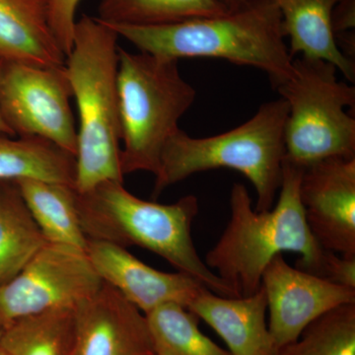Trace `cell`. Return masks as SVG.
Here are the masks:
<instances>
[{
    "instance_id": "cell-27",
    "label": "cell",
    "mask_w": 355,
    "mask_h": 355,
    "mask_svg": "<svg viewBox=\"0 0 355 355\" xmlns=\"http://www.w3.org/2000/svg\"><path fill=\"white\" fill-rule=\"evenodd\" d=\"M227 11L234 10L251 0H217Z\"/></svg>"
},
{
    "instance_id": "cell-13",
    "label": "cell",
    "mask_w": 355,
    "mask_h": 355,
    "mask_svg": "<svg viewBox=\"0 0 355 355\" xmlns=\"http://www.w3.org/2000/svg\"><path fill=\"white\" fill-rule=\"evenodd\" d=\"M86 252L102 282L120 292L144 315L166 303L188 307L207 288L186 273L156 270L127 248L112 243L88 240Z\"/></svg>"
},
{
    "instance_id": "cell-26",
    "label": "cell",
    "mask_w": 355,
    "mask_h": 355,
    "mask_svg": "<svg viewBox=\"0 0 355 355\" xmlns=\"http://www.w3.org/2000/svg\"><path fill=\"white\" fill-rule=\"evenodd\" d=\"M355 23V0H342L334 9L331 16L335 36L340 33L354 29Z\"/></svg>"
},
{
    "instance_id": "cell-22",
    "label": "cell",
    "mask_w": 355,
    "mask_h": 355,
    "mask_svg": "<svg viewBox=\"0 0 355 355\" xmlns=\"http://www.w3.org/2000/svg\"><path fill=\"white\" fill-rule=\"evenodd\" d=\"M155 355H231L198 328V318L178 303H166L146 314Z\"/></svg>"
},
{
    "instance_id": "cell-9",
    "label": "cell",
    "mask_w": 355,
    "mask_h": 355,
    "mask_svg": "<svg viewBox=\"0 0 355 355\" xmlns=\"http://www.w3.org/2000/svg\"><path fill=\"white\" fill-rule=\"evenodd\" d=\"M71 97L65 64L2 62L0 114L14 135L48 140L76 157L78 137Z\"/></svg>"
},
{
    "instance_id": "cell-15",
    "label": "cell",
    "mask_w": 355,
    "mask_h": 355,
    "mask_svg": "<svg viewBox=\"0 0 355 355\" xmlns=\"http://www.w3.org/2000/svg\"><path fill=\"white\" fill-rule=\"evenodd\" d=\"M49 24L48 0H0V60L38 67L65 64Z\"/></svg>"
},
{
    "instance_id": "cell-25",
    "label": "cell",
    "mask_w": 355,
    "mask_h": 355,
    "mask_svg": "<svg viewBox=\"0 0 355 355\" xmlns=\"http://www.w3.org/2000/svg\"><path fill=\"white\" fill-rule=\"evenodd\" d=\"M322 277L338 286L355 288V258H345L329 252Z\"/></svg>"
},
{
    "instance_id": "cell-24",
    "label": "cell",
    "mask_w": 355,
    "mask_h": 355,
    "mask_svg": "<svg viewBox=\"0 0 355 355\" xmlns=\"http://www.w3.org/2000/svg\"><path fill=\"white\" fill-rule=\"evenodd\" d=\"M80 0H48L49 24L65 57L73 46L76 10Z\"/></svg>"
},
{
    "instance_id": "cell-30",
    "label": "cell",
    "mask_w": 355,
    "mask_h": 355,
    "mask_svg": "<svg viewBox=\"0 0 355 355\" xmlns=\"http://www.w3.org/2000/svg\"><path fill=\"white\" fill-rule=\"evenodd\" d=\"M2 331H0V336H1Z\"/></svg>"
},
{
    "instance_id": "cell-21",
    "label": "cell",
    "mask_w": 355,
    "mask_h": 355,
    "mask_svg": "<svg viewBox=\"0 0 355 355\" xmlns=\"http://www.w3.org/2000/svg\"><path fill=\"white\" fill-rule=\"evenodd\" d=\"M227 12L217 0H99L98 19L107 24H174Z\"/></svg>"
},
{
    "instance_id": "cell-18",
    "label": "cell",
    "mask_w": 355,
    "mask_h": 355,
    "mask_svg": "<svg viewBox=\"0 0 355 355\" xmlns=\"http://www.w3.org/2000/svg\"><path fill=\"white\" fill-rule=\"evenodd\" d=\"M0 135V182L31 179L74 187L76 157L40 137Z\"/></svg>"
},
{
    "instance_id": "cell-17",
    "label": "cell",
    "mask_w": 355,
    "mask_h": 355,
    "mask_svg": "<svg viewBox=\"0 0 355 355\" xmlns=\"http://www.w3.org/2000/svg\"><path fill=\"white\" fill-rule=\"evenodd\" d=\"M15 183L46 243L87 249L73 186L31 179Z\"/></svg>"
},
{
    "instance_id": "cell-1",
    "label": "cell",
    "mask_w": 355,
    "mask_h": 355,
    "mask_svg": "<svg viewBox=\"0 0 355 355\" xmlns=\"http://www.w3.org/2000/svg\"><path fill=\"white\" fill-rule=\"evenodd\" d=\"M303 171L284 159L279 200L268 211L253 209L244 184L232 187L230 219L205 263L237 297L258 291L266 266L284 252L300 254L295 268L323 277L329 251L318 244L306 222L299 193Z\"/></svg>"
},
{
    "instance_id": "cell-11",
    "label": "cell",
    "mask_w": 355,
    "mask_h": 355,
    "mask_svg": "<svg viewBox=\"0 0 355 355\" xmlns=\"http://www.w3.org/2000/svg\"><path fill=\"white\" fill-rule=\"evenodd\" d=\"M299 193L318 244L355 258V158L330 157L304 168Z\"/></svg>"
},
{
    "instance_id": "cell-29",
    "label": "cell",
    "mask_w": 355,
    "mask_h": 355,
    "mask_svg": "<svg viewBox=\"0 0 355 355\" xmlns=\"http://www.w3.org/2000/svg\"><path fill=\"white\" fill-rule=\"evenodd\" d=\"M0 355H7L6 352H3L1 349H0Z\"/></svg>"
},
{
    "instance_id": "cell-4",
    "label": "cell",
    "mask_w": 355,
    "mask_h": 355,
    "mask_svg": "<svg viewBox=\"0 0 355 355\" xmlns=\"http://www.w3.org/2000/svg\"><path fill=\"white\" fill-rule=\"evenodd\" d=\"M119 35L96 17L76 21L65 71L79 114L74 189L123 183L118 98Z\"/></svg>"
},
{
    "instance_id": "cell-16",
    "label": "cell",
    "mask_w": 355,
    "mask_h": 355,
    "mask_svg": "<svg viewBox=\"0 0 355 355\" xmlns=\"http://www.w3.org/2000/svg\"><path fill=\"white\" fill-rule=\"evenodd\" d=\"M279 9L289 55L322 60L335 65L350 83H354V60L338 43L331 24L333 11L342 0H270Z\"/></svg>"
},
{
    "instance_id": "cell-5",
    "label": "cell",
    "mask_w": 355,
    "mask_h": 355,
    "mask_svg": "<svg viewBox=\"0 0 355 355\" xmlns=\"http://www.w3.org/2000/svg\"><path fill=\"white\" fill-rule=\"evenodd\" d=\"M287 118L288 105L280 98L261 105L253 118L221 135L196 139L178 130L163 149L153 198L191 175L228 168L253 184L256 211L272 209L282 184Z\"/></svg>"
},
{
    "instance_id": "cell-28",
    "label": "cell",
    "mask_w": 355,
    "mask_h": 355,
    "mask_svg": "<svg viewBox=\"0 0 355 355\" xmlns=\"http://www.w3.org/2000/svg\"><path fill=\"white\" fill-rule=\"evenodd\" d=\"M2 62L0 60V69H1ZM0 135H9V137H15L12 130L9 128L8 125H6L3 118H2L1 114H0Z\"/></svg>"
},
{
    "instance_id": "cell-23",
    "label": "cell",
    "mask_w": 355,
    "mask_h": 355,
    "mask_svg": "<svg viewBox=\"0 0 355 355\" xmlns=\"http://www.w3.org/2000/svg\"><path fill=\"white\" fill-rule=\"evenodd\" d=\"M273 355H355V303L318 318Z\"/></svg>"
},
{
    "instance_id": "cell-8",
    "label": "cell",
    "mask_w": 355,
    "mask_h": 355,
    "mask_svg": "<svg viewBox=\"0 0 355 355\" xmlns=\"http://www.w3.org/2000/svg\"><path fill=\"white\" fill-rule=\"evenodd\" d=\"M102 286L86 250L46 243L0 284V331L24 318L74 310Z\"/></svg>"
},
{
    "instance_id": "cell-14",
    "label": "cell",
    "mask_w": 355,
    "mask_h": 355,
    "mask_svg": "<svg viewBox=\"0 0 355 355\" xmlns=\"http://www.w3.org/2000/svg\"><path fill=\"white\" fill-rule=\"evenodd\" d=\"M189 310L220 336L231 355H273L275 343L266 321L263 287L246 297H224L202 289Z\"/></svg>"
},
{
    "instance_id": "cell-3",
    "label": "cell",
    "mask_w": 355,
    "mask_h": 355,
    "mask_svg": "<svg viewBox=\"0 0 355 355\" xmlns=\"http://www.w3.org/2000/svg\"><path fill=\"white\" fill-rule=\"evenodd\" d=\"M76 193L81 227L88 240L148 250L217 295L237 297L196 249L191 227L200 207L195 196L162 205L135 197L116 181Z\"/></svg>"
},
{
    "instance_id": "cell-19",
    "label": "cell",
    "mask_w": 355,
    "mask_h": 355,
    "mask_svg": "<svg viewBox=\"0 0 355 355\" xmlns=\"http://www.w3.org/2000/svg\"><path fill=\"white\" fill-rule=\"evenodd\" d=\"M46 244L15 182H0V284Z\"/></svg>"
},
{
    "instance_id": "cell-12",
    "label": "cell",
    "mask_w": 355,
    "mask_h": 355,
    "mask_svg": "<svg viewBox=\"0 0 355 355\" xmlns=\"http://www.w3.org/2000/svg\"><path fill=\"white\" fill-rule=\"evenodd\" d=\"M72 355H155L146 315L103 282L74 309Z\"/></svg>"
},
{
    "instance_id": "cell-2",
    "label": "cell",
    "mask_w": 355,
    "mask_h": 355,
    "mask_svg": "<svg viewBox=\"0 0 355 355\" xmlns=\"http://www.w3.org/2000/svg\"><path fill=\"white\" fill-rule=\"evenodd\" d=\"M107 25L141 53L175 60L221 58L256 67L275 88L292 73L282 13L270 0H251L221 15L174 24Z\"/></svg>"
},
{
    "instance_id": "cell-20",
    "label": "cell",
    "mask_w": 355,
    "mask_h": 355,
    "mask_svg": "<svg viewBox=\"0 0 355 355\" xmlns=\"http://www.w3.org/2000/svg\"><path fill=\"white\" fill-rule=\"evenodd\" d=\"M74 310L50 311L7 327L0 349L7 355H72Z\"/></svg>"
},
{
    "instance_id": "cell-7",
    "label": "cell",
    "mask_w": 355,
    "mask_h": 355,
    "mask_svg": "<svg viewBox=\"0 0 355 355\" xmlns=\"http://www.w3.org/2000/svg\"><path fill=\"white\" fill-rule=\"evenodd\" d=\"M322 60H292V73L277 91L288 105L286 160L306 168L330 157L355 158V87L338 80Z\"/></svg>"
},
{
    "instance_id": "cell-6",
    "label": "cell",
    "mask_w": 355,
    "mask_h": 355,
    "mask_svg": "<svg viewBox=\"0 0 355 355\" xmlns=\"http://www.w3.org/2000/svg\"><path fill=\"white\" fill-rule=\"evenodd\" d=\"M118 55L121 173L156 175L165 144L197 92L180 73L179 60L120 46Z\"/></svg>"
},
{
    "instance_id": "cell-10",
    "label": "cell",
    "mask_w": 355,
    "mask_h": 355,
    "mask_svg": "<svg viewBox=\"0 0 355 355\" xmlns=\"http://www.w3.org/2000/svg\"><path fill=\"white\" fill-rule=\"evenodd\" d=\"M270 313L268 331L275 350L297 340L318 318L340 306L355 303V288L293 268L277 254L261 275Z\"/></svg>"
}]
</instances>
